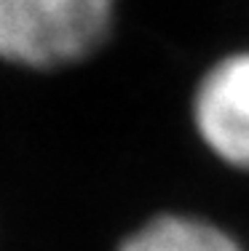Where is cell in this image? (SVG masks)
Segmentation results:
<instances>
[{
	"mask_svg": "<svg viewBox=\"0 0 249 251\" xmlns=\"http://www.w3.org/2000/svg\"><path fill=\"white\" fill-rule=\"evenodd\" d=\"M121 251H241L220 227L191 217H156L137 230Z\"/></svg>",
	"mask_w": 249,
	"mask_h": 251,
	"instance_id": "cell-3",
	"label": "cell"
},
{
	"mask_svg": "<svg viewBox=\"0 0 249 251\" xmlns=\"http://www.w3.org/2000/svg\"><path fill=\"white\" fill-rule=\"evenodd\" d=\"M195 128L209 150L249 171V53L228 56L195 91Z\"/></svg>",
	"mask_w": 249,
	"mask_h": 251,
	"instance_id": "cell-2",
	"label": "cell"
},
{
	"mask_svg": "<svg viewBox=\"0 0 249 251\" xmlns=\"http://www.w3.org/2000/svg\"><path fill=\"white\" fill-rule=\"evenodd\" d=\"M115 0H0V59L54 70L105 43Z\"/></svg>",
	"mask_w": 249,
	"mask_h": 251,
	"instance_id": "cell-1",
	"label": "cell"
}]
</instances>
